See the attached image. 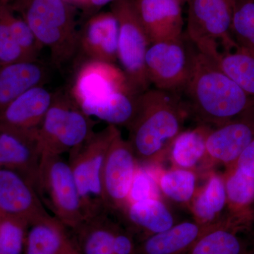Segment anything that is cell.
I'll list each match as a JSON object with an SVG mask.
<instances>
[{"mask_svg":"<svg viewBox=\"0 0 254 254\" xmlns=\"http://www.w3.org/2000/svg\"><path fill=\"white\" fill-rule=\"evenodd\" d=\"M189 115L180 93L155 88L138 95L136 115L127 128L128 141L138 164L158 165L183 131Z\"/></svg>","mask_w":254,"mask_h":254,"instance_id":"1","label":"cell"},{"mask_svg":"<svg viewBox=\"0 0 254 254\" xmlns=\"http://www.w3.org/2000/svg\"><path fill=\"white\" fill-rule=\"evenodd\" d=\"M184 91L190 114L200 125L211 128L240 118L254 108V97L247 94L197 49Z\"/></svg>","mask_w":254,"mask_h":254,"instance_id":"2","label":"cell"},{"mask_svg":"<svg viewBox=\"0 0 254 254\" xmlns=\"http://www.w3.org/2000/svg\"><path fill=\"white\" fill-rule=\"evenodd\" d=\"M11 6L27 23L52 63L62 68L79 49L76 10L67 0H14Z\"/></svg>","mask_w":254,"mask_h":254,"instance_id":"3","label":"cell"},{"mask_svg":"<svg viewBox=\"0 0 254 254\" xmlns=\"http://www.w3.org/2000/svg\"><path fill=\"white\" fill-rule=\"evenodd\" d=\"M35 188L53 216L71 230L86 218L71 167L62 155L42 156Z\"/></svg>","mask_w":254,"mask_h":254,"instance_id":"4","label":"cell"},{"mask_svg":"<svg viewBox=\"0 0 254 254\" xmlns=\"http://www.w3.org/2000/svg\"><path fill=\"white\" fill-rule=\"evenodd\" d=\"M95 125L94 120L83 113L71 97L55 95L38 129L41 157L69 153L91 136Z\"/></svg>","mask_w":254,"mask_h":254,"instance_id":"5","label":"cell"},{"mask_svg":"<svg viewBox=\"0 0 254 254\" xmlns=\"http://www.w3.org/2000/svg\"><path fill=\"white\" fill-rule=\"evenodd\" d=\"M118 129V127L108 125L69 152L68 163L87 218L108 209L103 198L102 175L105 157Z\"/></svg>","mask_w":254,"mask_h":254,"instance_id":"6","label":"cell"},{"mask_svg":"<svg viewBox=\"0 0 254 254\" xmlns=\"http://www.w3.org/2000/svg\"><path fill=\"white\" fill-rule=\"evenodd\" d=\"M111 11L119 23V62L131 89L141 94L150 84L145 64L149 39L138 18L134 0H115Z\"/></svg>","mask_w":254,"mask_h":254,"instance_id":"7","label":"cell"},{"mask_svg":"<svg viewBox=\"0 0 254 254\" xmlns=\"http://www.w3.org/2000/svg\"><path fill=\"white\" fill-rule=\"evenodd\" d=\"M186 37L152 43L147 50V77L155 88L180 93L190 80L196 48Z\"/></svg>","mask_w":254,"mask_h":254,"instance_id":"8","label":"cell"},{"mask_svg":"<svg viewBox=\"0 0 254 254\" xmlns=\"http://www.w3.org/2000/svg\"><path fill=\"white\" fill-rule=\"evenodd\" d=\"M187 37L200 53L213 55L234 42L231 26L235 0H190Z\"/></svg>","mask_w":254,"mask_h":254,"instance_id":"9","label":"cell"},{"mask_svg":"<svg viewBox=\"0 0 254 254\" xmlns=\"http://www.w3.org/2000/svg\"><path fill=\"white\" fill-rule=\"evenodd\" d=\"M138 163L128 141L118 129L105 157L102 175L106 208L119 214L128 204V196Z\"/></svg>","mask_w":254,"mask_h":254,"instance_id":"10","label":"cell"},{"mask_svg":"<svg viewBox=\"0 0 254 254\" xmlns=\"http://www.w3.org/2000/svg\"><path fill=\"white\" fill-rule=\"evenodd\" d=\"M128 91L134 93L121 68L115 64L88 60L81 65L73 80L71 98L82 109L114 93Z\"/></svg>","mask_w":254,"mask_h":254,"instance_id":"11","label":"cell"},{"mask_svg":"<svg viewBox=\"0 0 254 254\" xmlns=\"http://www.w3.org/2000/svg\"><path fill=\"white\" fill-rule=\"evenodd\" d=\"M0 213L33 222L48 215L36 189L16 170L0 168Z\"/></svg>","mask_w":254,"mask_h":254,"instance_id":"12","label":"cell"},{"mask_svg":"<svg viewBox=\"0 0 254 254\" xmlns=\"http://www.w3.org/2000/svg\"><path fill=\"white\" fill-rule=\"evenodd\" d=\"M254 140V108L240 118L210 128L206 138V158L233 166Z\"/></svg>","mask_w":254,"mask_h":254,"instance_id":"13","label":"cell"},{"mask_svg":"<svg viewBox=\"0 0 254 254\" xmlns=\"http://www.w3.org/2000/svg\"><path fill=\"white\" fill-rule=\"evenodd\" d=\"M38 129L0 126V148L4 168L22 174L33 185L41 159Z\"/></svg>","mask_w":254,"mask_h":254,"instance_id":"14","label":"cell"},{"mask_svg":"<svg viewBox=\"0 0 254 254\" xmlns=\"http://www.w3.org/2000/svg\"><path fill=\"white\" fill-rule=\"evenodd\" d=\"M138 18L150 44L183 36L182 3L178 0H134Z\"/></svg>","mask_w":254,"mask_h":254,"instance_id":"15","label":"cell"},{"mask_svg":"<svg viewBox=\"0 0 254 254\" xmlns=\"http://www.w3.org/2000/svg\"><path fill=\"white\" fill-rule=\"evenodd\" d=\"M119 23L111 11L90 18L80 33L79 49L89 60L115 64L118 60Z\"/></svg>","mask_w":254,"mask_h":254,"instance_id":"16","label":"cell"},{"mask_svg":"<svg viewBox=\"0 0 254 254\" xmlns=\"http://www.w3.org/2000/svg\"><path fill=\"white\" fill-rule=\"evenodd\" d=\"M120 222L134 235L137 242L165 231L176 224L175 217L161 198L129 203L120 212Z\"/></svg>","mask_w":254,"mask_h":254,"instance_id":"17","label":"cell"},{"mask_svg":"<svg viewBox=\"0 0 254 254\" xmlns=\"http://www.w3.org/2000/svg\"><path fill=\"white\" fill-rule=\"evenodd\" d=\"M55 95L43 86L33 87L18 96L0 115V126L37 129L53 104Z\"/></svg>","mask_w":254,"mask_h":254,"instance_id":"18","label":"cell"},{"mask_svg":"<svg viewBox=\"0 0 254 254\" xmlns=\"http://www.w3.org/2000/svg\"><path fill=\"white\" fill-rule=\"evenodd\" d=\"M218 224L205 226L194 220L176 223L165 231L138 242L136 254H188L195 242Z\"/></svg>","mask_w":254,"mask_h":254,"instance_id":"19","label":"cell"},{"mask_svg":"<svg viewBox=\"0 0 254 254\" xmlns=\"http://www.w3.org/2000/svg\"><path fill=\"white\" fill-rule=\"evenodd\" d=\"M48 70L37 60L18 62L0 67V115L18 96L33 87L43 86Z\"/></svg>","mask_w":254,"mask_h":254,"instance_id":"20","label":"cell"},{"mask_svg":"<svg viewBox=\"0 0 254 254\" xmlns=\"http://www.w3.org/2000/svg\"><path fill=\"white\" fill-rule=\"evenodd\" d=\"M113 212L104 210L86 219L73 229L81 254H113L114 237L118 221L110 217Z\"/></svg>","mask_w":254,"mask_h":254,"instance_id":"21","label":"cell"},{"mask_svg":"<svg viewBox=\"0 0 254 254\" xmlns=\"http://www.w3.org/2000/svg\"><path fill=\"white\" fill-rule=\"evenodd\" d=\"M69 240L66 227L48 214L28 224L23 252L25 254H61Z\"/></svg>","mask_w":254,"mask_h":254,"instance_id":"22","label":"cell"},{"mask_svg":"<svg viewBox=\"0 0 254 254\" xmlns=\"http://www.w3.org/2000/svg\"><path fill=\"white\" fill-rule=\"evenodd\" d=\"M208 57L220 70L245 91L254 97V54L235 42L219 48Z\"/></svg>","mask_w":254,"mask_h":254,"instance_id":"23","label":"cell"},{"mask_svg":"<svg viewBox=\"0 0 254 254\" xmlns=\"http://www.w3.org/2000/svg\"><path fill=\"white\" fill-rule=\"evenodd\" d=\"M190 204L197 223L209 226L224 221L227 216L221 215L227 206L224 177L212 173L203 188L195 193Z\"/></svg>","mask_w":254,"mask_h":254,"instance_id":"24","label":"cell"},{"mask_svg":"<svg viewBox=\"0 0 254 254\" xmlns=\"http://www.w3.org/2000/svg\"><path fill=\"white\" fill-rule=\"evenodd\" d=\"M138 95L133 92H118L81 110L88 116L95 117L108 125L128 128L136 115Z\"/></svg>","mask_w":254,"mask_h":254,"instance_id":"25","label":"cell"},{"mask_svg":"<svg viewBox=\"0 0 254 254\" xmlns=\"http://www.w3.org/2000/svg\"><path fill=\"white\" fill-rule=\"evenodd\" d=\"M228 218L212 227L195 242L188 254H242L245 240Z\"/></svg>","mask_w":254,"mask_h":254,"instance_id":"26","label":"cell"},{"mask_svg":"<svg viewBox=\"0 0 254 254\" xmlns=\"http://www.w3.org/2000/svg\"><path fill=\"white\" fill-rule=\"evenodd\" d=\"M210 128L200 125L177 136L169 150L175 168L192 170L206 158V138Z\"/></svg>","mask_w":254,"mask_h":254,"instance_id":"27","label":"cell"},{"mask_svg":"<svg viewBox=\"0 0 254 254\" xmlns=\"http://www.w3.org/2000/svg\"><path fill=\"white\" fill-rule=\"evenodd\" d=\"M224 180L227 206L230 211L229 217L239 221L248 222L250 220L245 213L254 202V179L242 173L233 165L224 176Z\"/></svg>","mask_w":254,"mask_h":254,"instance_id":"28","label":"cell"},{"mask_svg":"<svg viewBox=\"0 0 254 254\" xmlns=\"http://www.w3.org/2000/svg\"><path fill=\"white\" fill-rule=\"evenodd\" d=\"M155 175L160 192L180 204H190L196 193V174L191 170L175 168Z\"/></svg>","mask_w":254,"mask_h":254,"instance_id":"29","label":"cell"},{"mask_svg":"<svg viewBox=\"0 0 254 254\" xmlns=\"http://www.w3.org/2000/svg\"><path fill=\"white\" fill-rule=\"evenodd\" d=\"M231 36L237 46L254 54V0H235Z\"/></svg>","mask_w":254,"mask_h":254,"instance_id":"30","label":"cell"},{"mask_svg":"<svg viewBox=\"0 0 254 254\" xmlns=\"http://www.w3.org/2000/svg\"><path fill=\"white\" fill-rule=\"evenodd\" d=\"M11 0H0V64L31 61L20 48L11 32L9 15L11 10Z\"/></svg>","mask_w":254,"mask_h":254,"instance_id":"31","label":"cell"},{"mask_svg":"<svg viewBox=\"0 0 254 254\" xmlns=\"http://www.w3.org/2000/svg\"><path fill=\"white\" fill-rule=\"evenodd\" d=\"M28 223L0 213V254H21L24 250Z\"/></svg>","mask_w":254,"mask_h":254,"instance_id":"32","label":"cell"},{"mask_svg":"<svg viewBox=\"0 0 254 254\" xmlns=\"http://www.w3.org/2000/svg\"><path fill=\"white\" fill-rule=\"evenodd\" d=\"M149 198H160L156 177L151 168L138 164L132 182L128 203Z\"/></svg>","mask_w":254,"mask_h":254,"instance_id":"33","label":"cell"},{"mask_svg":"<svg viewBox=\"0 0 254 254\" xmlns=\"http://www.w3.org/2000/svg\"><path fill=\"white\" fill-rule=\"evenodd\" d=\"M137 243L134 235L118 221L114 237L113 254H136Z\"/></svg>","mask_w":254,"mask_h":254,"instance_id":"34","label":"cell"},{"mask_svg":"<svg viewBox=\"0 0 254 254\" xmlns=\"http://www.w3.org/2000/svg\"><path fill=\"white\" fill-rule=\"evenodd\" d=\"M234 166L242 173L254 179V140L242 152Z\"/></svg>","mask_w":254,"mask_h":254,"instance_id":"35","label":"cell"},{"mask_svg":"<svg viewBox=\"0 0 254 254\" xmlns=\"http://www.w3.org/2000/svg\"><path fill=\"white\" fill-rule=\"evenodd\" d=\"M71 4H76L88 8H97L113 2L115 0H67Z\"/></svg>","mask_w":254,"mask_h":254,"instance_id":"36","label":"cell"},{"mask_svg":"<svg viewBox=\"0 0 254 254\" xmlns=\"http://www.w3.org/2000/svg\"><path fill=\"white\" fill-rule=\"evenodd\" d=\"M250 235L245 240V247L242 254H254V216L252 217V223L249 229Z\"/></svg>","mask_w":254,"mask_h":254,"instance_id":"37","label":"cell"},{"mask_svg":"<svg viewBox=\"0 0 254 254\" xmlns=\"http://www.w3.org/2000/svg\"><path fill=\"white\" fill-rule=\"evenodd\" d=\"M61 254H81V253H80L75 244L73 243V240L70 239Z\"/></svg>","mask_w":254,"mask_h":254,"instance_id":"38","label":"cell"},{"mask_svg":"<svg viewBox=\"0 0 254 254\" xmlns=\"http://www.w3.org/2000/svg\"><path fill=\"white\" fill-rule=\"evenodd\" d=\"M0 168H4V162H3L2 155H1V149H0Z\"/></svg>","mask_w":254,"mask_h":254,"instance_id":"39","label":"cell"},{"mask_svg":"<svg viewBox=\"0 0 254 254\" xmlns=\"http://www.w3.org/2000/svg\"><path fill=\"white\" fill-rule=\"evenodd\" d=\"M178 1H180V2L182 3V4H183V3L185 2H188V1H190V0H178Z\"/></svg>","mask_w":254,"mask_h":254,"instance_id":"40","label":"cell"},{"mask_svg":"<svg viewBox=\"0 0 254 254\" xmlns=\"http://www.w3.org/2000/svg\"><path fill=\"white\" fill-rule=\"evenodd\" d=\"M1 64H0V67H1Z\"/></svg>","mask_w":254,"mask_h":254,"instance_id":"41","label":"cell"}]
</instances>
